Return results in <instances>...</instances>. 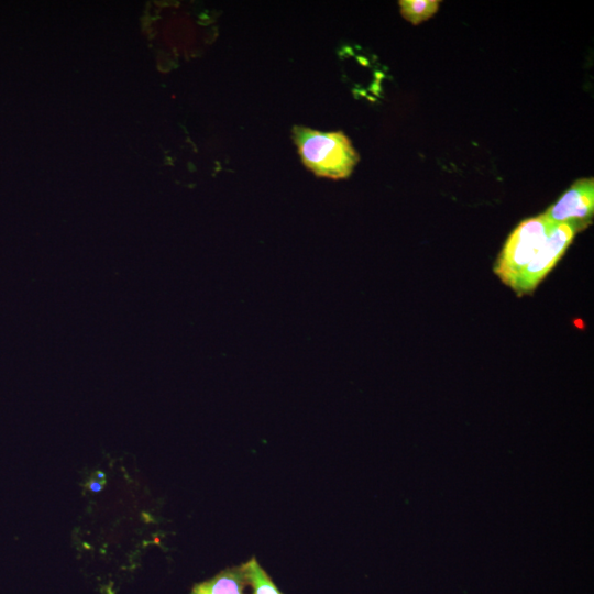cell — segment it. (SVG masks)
<instances>
[{
	"mask_svg": "<svg viewBox=\"0 0 594 594\" xmlns=\"http://www.w3.org/2000/svg\"><path fill=\"white\" fill-rule=\"evenodd\" d=\"M292 134L301 162L317 176L346 178L360 160L351 141L341 131L321 132L295 125Z\"/></svg>",
	"mask_w": 594,
	"mask_h": 594,
	"instance_id": "1",
	"label": "cell"
},
{
	"mask_svg": "<svg viewBox=\"0 0 594 594\" xmlns=\"http://www.w3.org/2000/svg\"><path fill=\"white\" fill-rule=\"evenodd\" d=\"M594 212V180L593 178L578 179L552 206L543 217L553 224L578 222L590 224Z\"/></svg>",
	"mask_w": 594,
	"mask_h": 594,
	"instance_id": "4",
	"label": "cell"
},
{
	"mask_svg": "<svg viewBox=\"0 0 594 594\" xmlns=\"http://www.w3.org/2000/svg\"><path fill=\"white\" fill-rule=\"evenodd\" d=\"M246 586L249 583L241 564L196 584L190 594H246Z\"/></svg>",
	"mask_w": 594,
	"mask_h": 594,
	"instance_id": "5",
	"label": "cell"
},
{
	"mask_svg": "<svg viewBox=\"0 0 594 594\" xmlns=\"http://www.w3.org/2000/svg\"><path fill=\"white\" fill-rule=\"evenodd\" d=\"M252 594H283L260 565L255 557L242 563Z\"/></svg>",
	"mask_w": 594,
	"mask_h": 594,
	"instance_id": "6",
	"label": "cell"
},
{
	"mask_svg": "<svg viewBox=\"0 0 594 594\" xmlns=\"http://www.w3.org/2000/svg\"><path fill=\"white\" fill-rule=\"evenodd\" d=\"M402 15L413 24L417 25L431 18L438 10V0H400Z\"/></svg>",
	"mask_w": 594,
	"mask_h": 594,
	"instance_id": "7",
	"label": "cell"
},
{
	"mask_svg": "<svg viewBox=\"0 0 594 594\" xmlns=\"http://www.w3.org/2000/svg\"><path fill=\"white\" fill-rule=\"evenodd\" d=\"M99 479H105V474L102 472H97Z\"/></svg>",
	"mask_w": 594,
	"mask_h": 594,
	"instance_id": "9",
	"label": "cell"
},
{
	"mask_svg": "<svg viewBox=\"0 0 594 594\" xmlns=\"http://www.w3.org/2000/svg\"><path fill=\"white\" fill-rule=\"evenodd\" d=\"M102 483H103V482H100V481H91V482L89 483V490H90L91 492H99V491L102 490Z\"/></svg>",
	"mask_w": 594,
	"mask_h": 594,
	"instance_id": "8",
	"label": "cell"
},
{
	"mask_svg": "<svg viewBox=\"0 0 594 594\" xmlns=\"http://www.w3.org/2000/svg\"><path fill=\"white\" fill-rule=\"evenodd\" d=\"M556 224L543 215L520 222L508 237L494 266L495 274L510 288L539 251Z\"/></svg>",
	"mask_w": 594,
	"mask_h": 594,
	"instance_id": "2",
	"label": "cell"
},
{
	"mask_svg": "<svg viewBox=\"0 0 594 594\" xmlns=\"http://www.w3.org/2000/svg\"><path fill=\"white\" fill-rule=\"evenodd\" d=\"M585 227L586 226L578 222L557 224L532 260L521 271L512 289H514L518 296L534 292L538 284L563 256L575 234Z\"/></svg>",
	"mask_w": 594,
	"mask_h": 594,
	"instance_id": "3",
	"label": "cell"
}]
</instances>
